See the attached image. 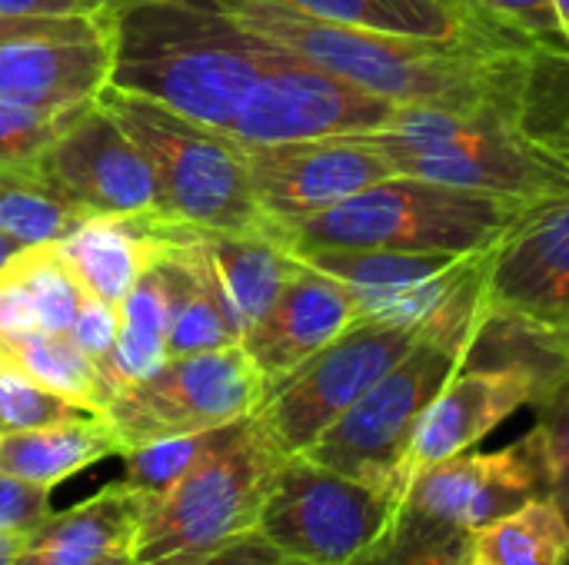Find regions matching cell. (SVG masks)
Returning a JSON list of instances; mask_svg holds the SVG:
<instances>
[{
    "mask_svg": "<svg viewBox=\"0 0 569 565\" xmlns=\"http://www.w3.org/2000/svg\"><path fill=\"white\" fill-rule=\"evenodd\" d=\"M83 107L67 113H30L0 103V167L33 170L50 143L77 120Z\"/></svg>",
    "mask_w": 569,
    "mask_h": 565,
    "instance_id": "33",
    "label": "cell"
},
{
    "mask_svg": "<svg viewBox=\"0 0 569 565\" xmlns=\"http://www.w3.org/2000/svg\"><path fill=\"white\" fill-rule=\"evenodd\" d=\"M237 23L287 53L397 107H500L520 50L437 43L333 23L277 0H217Z\"/></svg>",
    "mask_w": 569,
    "mask_h": 565,
    "instance_id": "2",
    "label": "cell"
},
{
    "mask_svg": "<svg viewBox=\"0 0 569 565\" xmlns=\"http://www.w3.org/2000/svg\"><path fill=\"white\" fill-rule=\"evenodd\" d=\"M470 346L420 336V343L380 376L303 456L383 490H407V460L423 413L467 363Z\"/></svg>",
    "mask_w": 569,
    "mask_h": 565,
    "instance_id": "7",
    "label": "cell"
},
{
    "mask_svg": "<svg viewBox=\"0 0 569 565\" xmlns=\"http://www.w3.org/2000/svg\"><path fill=\"white\" fill-rule=\"evenodd\" d=\"M90 213L60 196L37 170L0 167V230L20 246L57 243Z\"/></svg>",
    "mask_w": 569,
    "mask_h": 565,
    "instance_id": "28",
    "label": "cell"
},
{
    "mask_svg": "<svg viewBox=\"0 0 569 565\" xmlns=\"http://www.w3.org/2000/svg\"><path fill=\"white\" fill-rule=\"evenodd\" d=\"M50 516V490L0 473V533H30Z\"/></svg>",
    "mask_w": 569,
    "mask_h": 565,
    "instance_id": "37",
    "label": "cell"
},
{
    "mask_svg": "<svg viewBox=\"0 0 569 565\" xmlns=\"http://www.w3.org/2000/svg\"><path fill=\"white\" fill-rule=\"evenodd\" d=\"M97 565H133L130 563V553H117V556H110V559H103V563Z\"/></svg>",
    "mask_w": 569,
    "mask_h": 565,
    "instance_id": "45",
    "label": "cell"
},
{
    "mask_svg": "<svg viewBox=\"0 0 569 565\" xmlns=\"http://www.w3.org/2000/svg\"><path fill=\"white\" fill-rule=\"evenodd\" d=\"M0 373L23 376L73 406L103 416L110 403V386L100 366L70 340V333H30L0 350Z\"/></svg>",
    "mask_w": 569,
    "mask_h": 565,
    "instance_id": "25",
    "label": "cell"
},
{
    "mask_svg": "<svg viewBox=\"0 0 569 565\" xmlns=\"http://www.w3.org/2000/svg\"><path fill=\"white\" fill-rule=\"evenodd\" d=\"M473 565H480V563H473Z\"/></svg>",
    "mask_w": 569,
    "mask_h": 565,
    "instance_id": "47",
    "label": "cell"
},
{
    "mask_svg": "<svg viewBox=\"0 0 569 565\" xmlns=\"http://www.w3.org/2000/svg\"><path fill=\"white\" fill-rule=\"evenodd\" d=\"M80 416H97V413H87V410L73 406L70 400H63L23 376L0 373V433H23V430H37V426L80 420Z\"/></svg>",
    "mask_w": 569,
    "mask_h": 565,
    "instance_id": "34",
    "label": "cell"
},
{
    "mask_svg": "<svg viewBox=\"0 0 569 565\" xmlns=\"http://www.w3.org/2000/svg\"><path fill=\"white\" fill-rule=\"evenodd\" d=\"M120 336V306H110L103 300H97L93 293L83 296L73 326H70V340L103 370V363L110 360L113 346Z\"/></svg>",
    "mask_w": 569,
    "mask_h": 565,
    "instance_id": "36",
    "label": "cell"
},
{
    "mask_svg": "<svg viewBox=\"0 0 569 565\" xmlns=\"http://www.w3.org/2000/svg\"><path fill=\"white\" fill-rule=\"evenodd\" d=\"M203 565H310L290 553H283L277 543H270L260 529H247L237 539H230L223 549H217Z\"/></svg>",
    "mask_w": 569,
    "mask_h": 565,
    "instance_id": "38",
    "label": "cell"
},
{
    "mask_svg": "<svg viewBox=\"0 0 569 565\" xmlns=\"http://www.w3.org/2000/svg\"><path fill=\"white\" fill-rule=\"evenodd\" d=\"M287 453L267 436L257 413L233 423L187 476L140 506L130 543L133 565H203L247 529H257L263 500Z\"/></svg>",
    "mask_w": 569,
    "mask_h": 565,
    "instance_id": "4",
    "label": "cell"
},
{
    "mask_svg": "<svg viewBox=\"0 0 569 565\" xmlns=\"http://www.w3.org/2000/svg\"><path fill=\"white\" fill-rule=\"evenodd\" d=\"M530 406L537 410L533 433L543 450L550 500L557 503L569 526V363L540 383Z\"/></svg>",
    "mask_w": 569,
    "mask_h": 565,
    "instance_id": "32",
    "label": "cell"
},
{
    "mask_svg": "<svg viewBox=\"0 0 569 565\" xmlns=\"http://www.w3.org/2000/svg\"><path fill=\"white\" fill-rule=\"evenodd\" d=\"M203 246L217 266V276L230 296V306L243 326V333L273 306L280 290L300 270V256L277 230H250V233H220L200 230Z\"/></svg>",
    "mask_w": 569,
    "mask_h": 565,
    "instance_id": "23",
    "label": "cell"
},
{
    "mask_svg": "<svg viewBox=\"0 0 569 565\" xmlns=\"http://www.w3.org/2000/svg\"><path fill=\"white\" fill-rule=\"evenodd\" d=\"M110 83V40L103 17L63 33L0 43V103L30 113H67L97 100Z\"/></svg>",
    "mask_w": 569,
    "mask_h": 565,
    "instance_id": "17",
    "label": "cell"
},
{
    "mask_svg": "<svg viewBox=\"0 0 569 565\" xmlns=\"http://www.w3.org/2000/svg\"><path fill=\"white\" fill-rule=\"evenodd\" d=\"M527 200L457 190L417 176H387L337 206L277 230L290 250L377 246L413 253H487Z\"/></svg>",
    "mask_w": 569,
    "mask_h": 565,
    "instance_id": "5",
    "label": "cell"
},
{
    "mask_svg": "<svg viewBox=\"0 0 569 565\" xmlns=\"http://www.w3.org/2000/svg\"><path fill=\"white\" fill-rule=\"evenodd\" d=\"M470 539L473 563L480 565H563L569 559V526L553 500H537L477 529Z\"/></svg>",
    "mask_w": 569,
    "mask_h": 565,
    "instance_id": "27",
    "label": "cell"
},
{
    "mask_svg": "<svg viewBox=\"0 0 569 565\" xmlns=\"http://www.w3.org/2000/svg\"><path fill=\"white\" fill-rule=\"evenodd\" d=\"M397 103L367 93L280 47V57L250 90L230 137L240 143H283L313 137L373 133L390 123Z\"/></svg>",
    "mask_w": 569,
    "mask_h": 565,
    "instance_id": "12",
    "label": "cell"
},
{
    "mask_svg": "<svg viewBox=\"0 0 569 565\" xmlns=\"http://www.w3.org/2000/svg\"><path fill=\"white\" fill-rule=\"evenodd\" d=\"M350 565H473V539L403 503L397 523Z\"/></svg>",
    "mask_w": 569,
    "mask_h": 565,
    "instance_id": "29",
    "label": "cell"
},
{
    "mask_svg": "<svg viewBox=\"0 0 569 565\" xmlns=\"http://www.w3.org/2000/svg\"><path fill=\"white\" fill-rule=\"evenodd\" d=\"M17 250H20V243H17V240H10V236H7V233L0 230V270L7 266V260H10V256H13Z\"/></svg>",
    "mask_w": 569,
    "mask_h": 565,
    "instance_id": "42",
    "label": "cell"
},
{
    "mask_svg": "<svg viewBox=\"0 0 569 565\" xmlns=\"http://www.w3.org/2000/svg\"><path fill=\"white\" fill-rule=\"evenodd\" d=\"M550 500L547 463L537 433L497 453H460L410 473L403 503L460 533H477L503 516Z\"/></svg>",
    "mask_w": 569,
    "mask_h": 565,
    "instance_id": "14",
    "label": "cell"
},
{
    "mask_svg": "<svg viewBox=\"0 0 569 565\" xmlns=\"http://www.w3.org/2000/svg\"><path fill=\"white\" fill-rule=\"evenodd\" d=\"M140 523V503L133 490L117 480L97 496L50 513L27 533L13 565H97L117 553H130Z\"/></svg>",
    "mask_w": 569,
    "mask_h": 565,
    "instance_id": "21",
    "label": "cell"
},
{
    "mask_svg": "<svg viewBox=\"0 0 569 565\" xmlns=\"http://www.w3.org/2000/svg\"><path fill=\"white\" fill-rule=\"evenodd\" d=\"M230 430H233V423L207 430V433H190V436H173V440H157L147 446L123 450L120 453L123 483L133 490L137 503L147 506V503L160 500L180 476H187V470H193L217 443H223V436Z\"/></svg>",
    "mask_w": 569,
    "mask_h": 565,
    "instance_id": "31",
    "label": "cell"
},
{
    "mask_svg": "<svg viewBox=\"0 0 569 565\" xmlns=\"http://www.w3.org/2000/svg\"><path fill=\"white\" fill-rule=\"evenodd\" d=\"M167 363V286L160 270L150 263L137 286L120 303V336L103 363L110 396Z\"/></svg>",
    "mask_w": 569,
    "mask_h": 565,
    "instance_id": "26",
    "label": "cell"
},
{
    "mask_svg": "<svg viewBox=\"0 0 569 565\" xmlns=\"http://www.w3.org/2000/svg\"><path fill=\"white\" fill-rule=\"evenodd\" d=\"M110 83L230 133L280 47L237 23L217 0H140L100 13Z\"/></svg>",
    "mask_w": 569,
    "mask_h": 565,
    "instance_id": "1",
    "label": "cell"
},
{
    "mask_svg": "<svg viewBox=\"0 0 569 565\" xmlns=\"http://www.w3.org/2000/svg\"><path fill=\"white\" fill-rule=\"evenodd\" d=\"M490 23L517 43H567L553 0H470Z\"/></svg>",
    "mask_w": 569,
    "mask_h": 565,
    "instance_id": "35",
    "label": "cell"
},
{
    "mask_svg": "<svg viewBox=\"0 0 569 565\" xmlns=\"http://www.w3.org/2000/svg\"><path fill=\"white\" fill-rule=\"evenodd\" d=\"M483 306L569 363V196L530 203L487 250Z\"/></svg>",
    "mask_w": 569,
    "mask_h": 565,
    "instance_id": "11",
    "label": "cell"
},
{
    "mask_svg": "<svg viewBox=\"0 0 569 565\" xmlns=\"http://www.w3.org/2000/svg\"><path fill=\"white\" fill-rule=\"evenodd\" d=\"M400 176L457 190L517 196L527 203L569 196L563 183L527 150L500 107H397L390 123L367 133Z\"/></svg>",
    "mask_w": 569,
    "mask_h": 565,
    "instance_id": "6",
    "label": "cell"
},
{
    "mask_svg": "<svg viewBox=\"0 0 569 565\" xmlns=\"http://www.w3.org/2000/svg\"><path fill=\"white\" fill-rule=\"evenodd\" d=\"M357 320L360 310L353 293L340 280L300 263L273 306L243 333L240 346L270 390L340 333H347Z\"/></svg>",
    "mask_w": 569,
    "mask_h": 565,
    "instance_id": "18",
    "label": "cell"
},
{
    "mask_svg": "<svg viewBox=\"0 0 569 565\" xmlns=\"http://www.w3.org/2000/svg\"><path fill=\"white\" fill-rule=\"evenodd\" d=\"M263 400L267 380L237 343L167 360L150 376L117 390L103 420L117 433L120 446L133 450L247 420Z\"/></svg>",
    "mask_w": 569,
    "mask_h": 565,
    "instance_id": "9",
    "label": "cell"
},
{
    "mask_svg": "<svg viewBox=\"0 0 569 565\" xmlns=\"http://www.w3.org/2000/svg\"><path fill=\"white\" fill-rule=\"evenodd\" d=\"M3 17H93V0H0Z\"/></svg>",
    "mask_w": 569,
    "mask_h": 565,
    "instance_id": "39",
    "label": "cell"
},
{
    "mask_svg": "<svg viewBox=\"0 0 569 565\" xmlns=\"http://www.w3.org/2000/svg\"><path fill=\"white\" fill-rule=\"evenodd\" d=\"M503 113L569 193V43H530L517 53Z\"/></svg>",
    "mask_w": 569,
    "mask_h": 565,
    "instance_id": "19",
    "label": "cell"
},
{
    "mask_svg": "<svg viewBox=\"0 0 569 565\" xmlns=\"http://www.w3.org/2000/svg\"><path fill=\"white\" fill-rule=\"evenodd\" d=\"M240 147L257 203L273 230L323 213L340 200L397 176L383 150L367 133Z\"/></svg>",
    "mask_w": 569,
    "mask_h": 565,
    "instance_id": "13",
    "label": "cell"
},
{
    "mask_svg": "<svg viewBox=\"0 0 569 565\" xmlns=\"http://www.w3.org/2000/svg\"><path fill=\"white\" fill-rule=\"evenodd\" d=\"M563 363L567 360L560 356L500 360V363L467 360L437 393L430 410L423 413L420 430L410 446L407 480L410 473L423 466H433L440 460L473 450L487 433H493L520 406H530L540 383Z\"/></svg>",
    "mask_w": 569,
    "mask_h": 565,
    "instance_id": "16",
    "label": "cell"
},
{
    "mask_svg": "<svg viewBox=\"0 0 569 565\" xmlns=\"http://www.w3.org/2000/svg\"><path fill=\"white\" fill-rule=\"evenodd\" d=\"M423 333L380 320H357L347 333L267 390L260 426L287 456L307 453L380 376H387Z\"/></svg>",
    "mask_w": 569,
    "mask_h": 565,
    "instance_id": "10",
    "label": "cell"
},
{
    "mask_svg": "<svg viewBox=\"0 0 569 565\" xmlns=\"http://www.w3.org/2000/svg\"><path fill=\"white\" fill-rule=\"evenodd\" d=\"M93 17H100V13H93ZM87 20L90 17H3L0 13V43L17 40V37H37V33H63Z\"/></svg>",
    "mask_w": 569,
    "mask_h": 565,
    "instance_id": "40",
    "label": "cell"
},
{
    "mask_svg": "<svg viewBox=\"0 0 569 565\" xmlns=\"http://www.w3.org/2000/svg\"><path fill=\"white\" fill-rule=\"evenodd\" d=\"M97 300L120 306L160 250L153 216H87L53 243Z\"/></svg>",
    "mask_w": 569,
    "mask_h": 565,
    "instance_id": "22",
    "label": "cell"
},
{
    "mask_svg": "<svg viewBox=\"0 0 569 565\" xmlns=\"http://www.w3.org/2000/svg\"><path fill=\"white\" fill-rule=\"evenodd\" d=\"M97 103L147 157L157 183L153 216L220 233L273 230L257 203L240 140L113 83L97 93Z\"/></svg>",
    "mask_w": 569,
    "mask_h": 565,
    "instance_id": "3",
    "label": "cell"
},
{
    "mask_svg": "<svg viewBox=\"0 0 569 565\" xmlns=\"http://www.w3.org/2000/svg\"><path fill=\"white\" fill-rule=\"evenodd\" d=\"M120 453L123 446L103 416H80L23 433H0V473L47 490Z\"/></svg>",
    "mask_w": 569,
    "mask_h": 565,
    "instance_id": "24",
    "label": "cell"
},
{
    "mask_svg": "<svg viewBox=\"0 0 569 565\" xmlns=\"http://www.w3.org/2000/svg\"><path fill=\"white\" fill-rule=\"evenodd\" d=\"M90 216H153L157 183L140 147L93 100L33 167Z\"/></svg>",
    "mask_w": 569,
    "mask_h": 565,
    "instance_id": "15",
    "label": "cell"
},
{
    "mask_svg": "<svg viewBox=\"0 0 569 565\" xmlns=\"http://www.w3.org/2000/svg\"><path fill=\"white\" fill-rule=\"evenodd\" d=\"M563 565H569V559H567V563H563Z\"/></svg>",
    "mask_w": 569,
    "mask_h": 565,
    "instance_id": "46",
    "label": "cell"
},
{
    "mask_svg": "<svg viewBox=\"0 0 569 565\" xmlns=\"http://www.w3.org/2000/svg\"><path fill=\"white\" fill-rule=\"evenodd\" d=\"M557 7V17H560V30H563V40L569 43V0H553Z\"/></svg>",
    "mask_w": 569,
    "mask_h": 565,
    "instance_id": "43",
    "label": "cell"
},
{
    "mask_svg": "<svg viewBox=\"0 0 569 565\" xmlns=\"http://www.w3.org/2000/svg\"><path fill=\"white\" fill-rule=\"evenodd\" d=\"M93 3H97L100 13H107V10H117V7H127V3H140V0H93Z\"/></svg>",
    "mask_w": 569,
    "mask_h": 565,
    "instance_id": "44",
    "label": "cell"
},
{
    "mask_svg": "<svg viewBox=\"0 0 569 565\" xmlns=\"http://www.w3.org/2000/svg\"><path fill=\"white\" fill-rule=\"evenodd\" d=\"M27 533H0V565H13L23 549Z\"/></svg>",
    "mask_w": 569,
    "mask_h": 565,
    "instance_id": "41",
    "label": "cell"
},
{
    "mask_svg": "<svg viewBox=\"0 0 569 565\" xmlns=\"http://www.w3.org/2000/svg\"><path fill=\"white\" fill-rule=\"evenodd\" d=\"M10 266L17 270L20 283L27 286L33 310H37V326L43 333H70L73 316L87 296L67 260L57 253L53 243H37V246H20L10 256Z\"/></svg>",
    "mask_w": 569,
    "mask_h": 565,
    "instance_id": "30",
    "label": "cell"
},
{
    "mask_svg": "<svg viewBox=\"0 0 569 565\" xmlns=\"http://www.w3.org/2000/svg\"><path fill=\"white\" fill-rule=\"evenodd\" d=\"M303 13L437 43H477L493 50H523L497 23H490L470 0H277Z\"/></svg>",
    "mask_w": 569,
    "mask_h": 565,
    "instance_id": "20",
    "label": "cell"
},
{
    "mask_svg": "<svg viewBox=\"0 0 569 565\" xmlns=\"http://www.w3.org/2000/svg\"><path fill=\"white\" fill-rule=\"evenodd\" d=\"M403 493L360 483L310 456H287L257 519L283 553L310 565H350L400 516Z\"/></svg>",
    "mask_w": 569,
    "mask_h": 565,
    "instance_id": "8",
    "label": "cell"
}]
</instances>
